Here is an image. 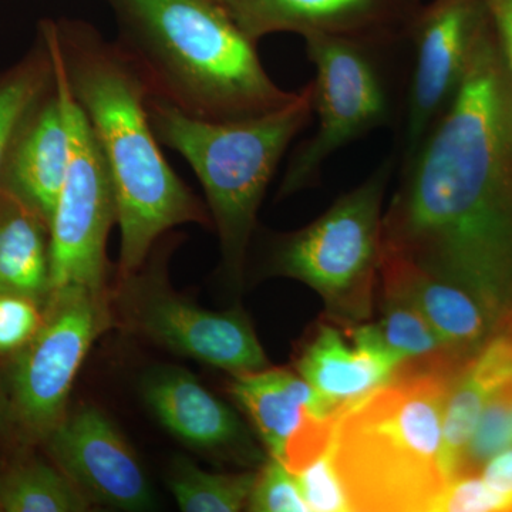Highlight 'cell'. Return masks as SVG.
<instances>
[{
	"instance_id": "cell-1",
	"label": "cell",
	"mask_w": 512,
	"mask_h": 512,
	"mask_svg": "<svg viewBox=\"0 0 512 512\" xmlns=\"http://www.w3.org/2000/svg\"><path fill=\"white\" fill-rule=\"evenodd\" d=\"M383 249L512 322V79L493 25L383 214Z\"/></svg>"
},
{
	"instance_id": "cell-2",
	"label": "cell",
	"mask_w": 512,
	"mask_h": 512,
	"mask_svg": "<svg viewBox=\"0 0 512 512\" xmlns=\"http://www.w3.org/2000/svg\"><path fill=\"white\" fill-rule=\"evenodd\" d=\"M40 32L55 47L67 86L109 165L121 274L134 275L161 235L188 222L205 224L207 212L161 153L148 119L150 89L119 45L82 20H46Z\"/></svg>"
},
{
	"instance_id": "cell-3",
	"label": "cell",
	"mask_w": 512,
	"mask_h": 512,
	"mask_svg": "<svg viewBox=\"0 0 512 512\" xmlns=\"http://www.w3.org/2000/svg\"><path fill=\"white\" fill-rule=\"evenodd\" d=\"M117 45L150 94L188 116L247 119L278 109L296 93L268 76L256 43L217 0H106Z\"/></svg>"
},
{
	"instance_id": "cell-4",
	"label": "cell",
	"mask_w": 512,
	"mask_h": 512,
	"mask_svg": "<svg viewBox=\"0 0 512 512\" xmlns=\"http://www.w3.org/2000/svg\"><path fill=\"white\" fill-rule=\"evenodd\" d=\"M466 363L453 353L404 362L390 383L342 413L332 458L352 511H430L448 484L444 407Z\"/></svg>"
},
{
	"instance_id": "cell-5",
	"label": "cell",
	"mask_w": 512,
	"mask_h": 512,
	"mask_svg": "<svg viewBox=\"0 0 512 512\" xmlns=\"http://www.w3.org/2000/svg\"><path fill=\"white\" fill-rule=\"evenodd\" d=\"M312 83L278 109L231 121L188 116L150 94L157 140L187 161L207 195L229 271L239 274L266 188L293 138L313 114Z\"/></svg>"
},
{
	"instance_id": "cell-6",
	"label": "cell",
	"mask_w": 512,
	"mask_h": 512,
	"mask_svg": "<svg viewBox=\"0 0 512 512\" xmlns=\"http://www.w3.org/2000/svg\"><path fill=\"white\" fill-rule=\"evenodd\" d=\"M384 161L308 227L286 235L274 254L276 274L311 286L326 318L342 326L370 319L383 251V202L392 175Z\"/></svg>"
},
{
	"instance_id": "cell-7",
	"label": "cell",
	"mask_w": 512,
	"mask_h": 512,
	"mask_svg": "<svg viewBox=\"0 0 512 512\" xmlns=\"http://www.w3.org/2000/svg\"><path fill=\"white\" fill-rule=\"evenodd\" d=\"M305 45L316 72L311 83L318 128L292 157L281 197L318 183L333 154L392 117L389 87L377 59L384 47L333 36L306 37Z\"/></svg>"
},
{
	"instance_id": "cell-8",
	"label": "cell",
	"mask_w": 512,
	"mask_h": 512,
	"mask_svg": "<svg viewBox=\"0 0 512 512\" xmlns=\"http://www.w3.org/2000/svg\"><path fill=\"white\" fill-rule=\"evenodd\" d=\"M40 36L52 56L70 137L69 167L50 224V291L64 286L101 291L107 237L117 222L116 190L99 141L67 86L55 47Z\"/></svg>"
},
{
	"instance_id": "cell-9",
	"label": "cell",
	"mask_w": 512,
	"mask_h": 512,
	"mask_svg": "<svg viewBox=\"0 0 512 512\" xmlns=\"http://www.w3.org/2000/svg\"><path fill=\"white\" fill-rule=\"evenodd\" d=\"M107 325L101 291L64 286L50 293L42 323L19 350L10 377L13 417L30 439L46 440L66 416L74 379Z\"/></svg>"
},
{
	"instance_id": "cell-10",
	"label": "cell",
	"mask_w": 512,
	"mask_h": 512,
	"mask_svg": "<svg viewBox=\"0 0 512 512\" xmlns=\"http://www.w3.org/2000/svg\"><path fill=\"white\" fill-rule=\"evenodd\" d=\"M490 23L487 0H431L421 5L409 35L414 63L407 94L406 160L453 99L474 46Z\"/></svg>"
},
{
	"instance_id": "cell-11",
	"label": "cell",
	"mask_w": 512,
	"mask_h": 512,
	"mask_svg": "<svg viewBox=\"0 0 512 512\" xmlns=\"http://www.w3.org/2000/svg\"><path fill=\"white\" fill-rule=\"evenodd\" d=\"M131 288L130 318L158 345L232 376L268 369V357L241 313L207 311L168 291L156 279Z\"/></svg>"
},
{
	"instance_id": "cell-12",
	"label": "cell",
	"mask_w": 512,
	"mask_h": 512,
	"mask_svg": "<svg viewBox=\"0 0 512 512\" xmlns=\"http://www.w3.org/2000/svg\"><path fill=\"white\" fill-rule=\"evenodd\" d=\"M256 43L272 33L346 37L387 47L409 37L420 0H218Z\"/></svg>"
},
{
	"instance_id": "cell-13",
	"label": "cell",
	"mask_w": 512,
	"mask_h": 512,
	"mask_svg": "<svg viewBox=\"0 0 512 512\" xmlns=\"http://www.w3.org/2000/svg\"><path fill=\"white\" fill-rule=\"evenodd\" d=\"M57 467L90 501L127 511L154 505L143 468L127 441L99 410H76L46 437Z\"/></svg>"
},
{
	"instance_id": "cell-14",
	"label": "cell",
	"mask_w": 512,
	"mask_h": 512,
	"mask_svg": "<svg viewBox=\"0 0 512 512\" xmlns=\"http://www.w3.org/2000/svg\"><path fill=\"white\" fill-rule=\"evenodd\" d=\"M403 360L387 348L376 323L342 326L326 320L303 346L296 373L343 413L396 375Z\"/></svg>"
},
{
	"instance_id": "cell-15",
	"label": "cell",
	"mask_w": 512,
	"mask_h": 512,
	"mask_svg": "<svg viewBox=\"0 0 512 512\" xmlns=\"http://www.w3.org/2000/svg\"><path fill=\"white\" fill-rule=\"evenodd\" d=\"M70 158V137L56 83L26 114L0 167V191L52 224Z\"/></svg>"
},
{
	"instance_id": "cell-16",
	"label": "cell",
	"mask_w": 512,
	"mask_h": 512,
	"mask_svg": "<svg viewBox=\"0 0 512 512\" xmlns=\"http://www.w3.org/2000/svg\"><path fill=\"white\" fill-rule=\"evenodd\" d=\"M144 397L157 419L197 450L254 466L262 456L237 414L191 373L161 367L147 376Z\"/></svg>"
},
{
	"instance_id": "cell-17",
	"label": "cell",
	"mask_w": 512,
	"mask_h": 512,
	"mask_svg": "<svg viewBox=\"0 0 512 512\" xmlns=\"http://www.w3.org/2000/svg\"><path fill=\"white\" fill-rule=\"evenodd\" d=\"M379 275L383 296L416 309L448 348L474 355L495 332L473 296L396 252L383 249Z\"/></svg>"
},
{
	"instance_id": "cell-18",
	"label": "cell",
	"mask_w": 512,
	"mask_h": 512,
	"mask_svg": "<svg viewBox=\"0 0 512 512\" xmlns=\"http://www.w3.org/2000/svg\"><path fill=\"white\" fill-rule=\"evenodd\" d=\"M231 396L247 414L269 456L284 461L286 448L313 416L339 417L322 396L285 369H264L232 379Z\"/></svg>"
},
{
	"instance_id": "cell-19",
	"label": "cell",
	"mask_w": 512,
	"mask_h": 512,
	"mask_svg": "<svg viewBox=\"0 0 512 512\" xmlns=\"http://www.w3.org/2000/svg\"><path fill=\"white\" fill-rule=\"evenodd\" d=\"M50 228L0 191V295L46 305L50 296Z\"/></svg>"
},
{
	"instance_id": "cell-20",
	"label": "cell",
	"mask_w": 512,
	"mask_h": 512,
	"mask_svg": "<svg viewBox=\"0 0 512 512\" xmlns=\"http://www.w3.org/2000/svg\"><path fill=\"white\" fill-rule=\"evenodd\" d=\"M90 500L59 467L20 464L0 478V511L82 512Z\"/></svg>"
},
{
	"instance_id": "cell-21",
	"label": "cell",
	"mask_w": 512,
	"mask_h": 512,
	"mask_svg": "<svg viewBox=\"0 0 512 512\" xmlns=\"http://www.w3.org/2000/svg\"><path fill=\"white\" fill-rule=\"evenodd\" d=\"M255 480L256 473H210L181 457L171 467L168 487L181 511L237 512L247 507Z\"/></svg>"
},
{
	"instance_id": "cell-22",
	"label": "cell",
	"mask_w": 512,
	"mask_h": 512,
	"mask_svg": "<svg viewBox=\"0 0 512 512\" xmlns=\"http://www.w3.org/2000/svg\"><path fill=\"white\" fill-rule=\"evenodd\" d=\"M53 82L52 56L42 36L36 50L0 73V167L19 124Z\"/></svg>"
},
{
	"instance_id": "cell-23",
	"label": "cell",
	"mask_w": 512,
	"mask_h": 512,
	"mask_svg": "<svg viewBox=\"0 0 512 512\" xmlns=\"http://www.w3.org/2000/svg\"><path fill=\"white\" fill-rule=\"evenodd\" d=\"M382 313V319L376 323L377 329L387 348L396 353L403 363L431 359L450 350L457 352L448 348L426 319L407 303L383 296Z\"/></svg>"
},
{
	"instance_id": "cell-24",
	"label": "cell",
	"mask_w": 512,
	"mask_h": 512,
	"mask_svg": "<svg viewBox=\"0 0 512 512\" xmlns=\"http://www.w3.org/2000/svg\"><path fill=\"white\" fill-rule=\"evenodd\" d=\"M511 446L512 379L501 384L485 403L457 477L480 474L491 458Z\"/></svg>"
},
{
	"instance_id": "cell-25",
	"label": "cell",
	"mask_w": 512,
	"mask_h": 512,
	"mask_svg": "<svg viewBox=\"0 0 512 512\" xmlns=\"http://www.w3.org/2000/svg\"><path fill=\"white\" fill-rule=\"evenodd\" d=\"M247 508L255 512H311L295 474L272 457L256 473Z\"/></svg>"
},
{
	"instance_id": "cell-26",
	"label": "cell",
	"mask_w": 512,
	"mask_h": 512,
	"mask_svg": "<svg viewBox=\"0 0 512 512\" xmlns=\"http://www.w3.org/2000/svg\"><path fill=\"white\" fill-rule=\"evenodd\" d=\"M309 511H352L338 473L333 466L332 448L295 474Z\"/></svg>"
},
{
	"instance_id": "cell-27",
	"label": "cell",
	"mask_w": 512,
	"mask_h": 512,
	"mask_svg": "<svg viewBox=\"0 0 512 512\" xmlns=\"http://www.w3.org/2000/svg\"><path fill=\"white\" fill-rule=\"evenodd\" d=\"M433 512H488L507 511V504L500 495L485 485L478 474H468L451 480L436 498Z\"/></svg>"
},
{
	"instance_id": "cell-28",
	"label": "cell",
	"mask_w": 512,
	"mask_h": 512,
	"mask_svg": "<svg viewBox=\"0 0 512 512\" xmlns=\"http://www.w3.org/2000/svg\"><path fill=\"white\" fill-rule=\"evenodd\" d=\"M39 305L15 295H0V353L19 352L39 329Z\"/></svg>"
},
{
	"instance_id": "cell-29",
	"label": "cell",
	"mask_w": 512,
	"mask_h": 512,
	"mask_svg": "<svg viewBox=\"0 0 512 512\" xmlns=\"http://www.w3.org/2000/svg\"><path fill=\"white\" fill-rule=\"evenodd\" d=\"M495 39L512 79V0H487Z\"/></svg>"
},
{
	"instance_id": "cell-30",
	"label": "cell",
	"mask_w": 512,
	"mask_h": 512,
	"mask_svg": "<svg viewBox=\"0 0 512 512\" xmlns=\"http://www.w3.org/2000/svg\"><path fill=\"white\" fill-rule=\"evenodd\" d=\"M217 2H218V0H217Z\"/></svg>"
}]
</instances>
